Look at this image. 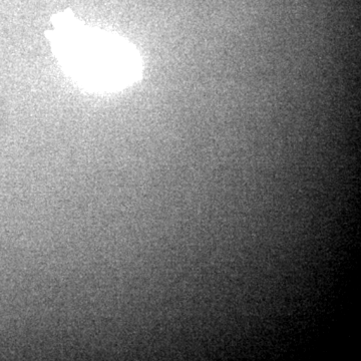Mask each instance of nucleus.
<instances>
[{"mask_svg":"<svg viewBox=\"0 0 361 361\" xmlns=\"http://www.w3.org/2000/svg\"><path fill=\"white\" fill-rule=\"evenodd\" d=\"M56 37L71 73L94 89H122L140 75V59L129 44L106 32L63 25Z\"/></svg>","mask_w":361,"mask_h":361,"instance_id":"1","label":"nucleus"}]
</instances>
